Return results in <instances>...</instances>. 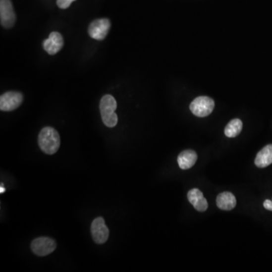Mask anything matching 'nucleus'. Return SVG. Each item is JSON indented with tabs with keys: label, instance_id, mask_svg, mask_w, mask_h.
<instances>
[{
	"label": "nucleus",
	"instance_id": "16",
	"mask_svg": "<svg viewBox=\"0 0 272 272\" xmlns=\"http://www.w3.org/2000/svg\"><path fill=\"white\" fill-rule=\"evenodd\" d=\"M263 206H264V207L266 210L272 211V201L266 200V201H265L264 203H263Z\"/></svg>",
	"mask_w": 272,
	"mask_h": 272
},
{
	"label": "nucleus",
	"instance_id": "13",
	"mask_svg": "<svg viewBox=\"0 0 272 272\" xmlns=\"http://www.w3.org/2000/svg\"><path fill=\"white\" fill-rule=\"evenodd\" d=\"M272 163V145H268L256 155L255 164L259 168H265Z\"/></svg>",
	"mask_w": 272,
	"mask_h": 272
},
{
	"label": "nucleus",
	"instance_id": "1",
	"mask_svg": "<svg viewBox=\"0 0 272 272\" xmlns=\"http://www.w3.org/2000/svg\"><path fill=\"white\" fill-rule=\"evenodd\" d=\"M38 144L42 151L47 155H54L60 148V135L53 127L43 128L39 134Z\"/></svg>",
	"mask_w": 272,
	"mask_h": 272
},
{
	"label": "nucleus",
	"instance_id": "8",
	"mask_svg": "<svg viewBox=\"0 0 272 272\" xmlns=\"http://www.w3.org/2000/svg\"><path fill=\"white\" fill-rule=\"evenodd\" d=\"M91 233L93 240L98 244H105L109 237V229L102 217H98L92 223Z\"/></svg>",
	"mask_w": 272,
	"mask_h": 272
},
{
	"label": "nucleus",
	"instance_id": "5",
	"mask_svg": "<svg viewBox=\"0 0 272 272\" xmlns=\"http://www.w3.org/2000/svg\"><path fill=\"white\" fill-rule=\"evenodd\" d=\"M110 28V22L107 18L95 20L89 25V36L97 40H103L107 37Z\"/></svg>",
	"mask_w": 272,
	"mask_h": 272
},
{
	"label": "nucleus",
	"instance_id": "6",
	"mask_svg": "<svg viewBox=\"0 0 272 272\" xmlns=\"http://www.w3.org/2000/svg\"><path fill=\"white\" fill-rule=\"evenodd\" d=\"M23 102V96L18 92H8L0 97V109L2 111H12Z\"/></svg>",
	"mask_w": 272,
	"mask_h": 272
},
{
	"label": "nucleus",
	"instance_id": "15",
	"mask_svg": "<svg viewBox=\"0 0 272 272\" xmlns=\"http://www.w3.org/2000/svg\"><path fill=\"white\" fill-rule=\"evenodd\" d=\"M76 0H57V6L62 9H65V8H68L72 2H74Z\"/></svg>",
	"mask_w": 272,
	"mask_h": 272
},
{
	"label": "nucleus",
	"instance_id": "9",
	"mask_svg": "<svg viewBox=\"0 0 272 272\" xmlns=\"http://www.w3.org/2000/svg\"><path fill=\"white\" fill-rule=\"evenodd\" d=\"M64 46L62 36L57 32H52L48 39L43 42V48L50 54H55Z\"/></svg>",
	"mask_w": 272,
	"mask_h": 272
},
{
	"label": "nucleus",
	"instance_id": "3",
	"mask_svg": "<svg viewBox=\"0 0 272 272\" xmlns=\"http://www.w3.org/2000/svg\"><path fill=\"white\" fill-rule=\"evenodd\" d=\"M215 102L211 98L207 96H200L196 98L191 105L190 110L195 116L199 117H205L214 110Z\"/></svg>",
	"mask_w": 272,
	"mask_h": 272
},
{
	"label": "nucleus",
	"instance_id": "4",
	"mask_svg": "<svg viewBox=\"0 0 272 272\" xmlns=\"http://www.w3.org/2000/svg\"><path fill=\"white\" fill-rule=\"evenodd\" d=\"M57 247L56 242L50 237H39L31 243V250L34 254L46 256L53 253Z\"/></svg>",
	"mask_w": 272,
	"mask_h": 272
},
{
	"label": "nucleus",
	"instance_id": "10",
	"mask_svg": "<svg viewBox=\"0 0 272 272\" xmlns=\"http://www.w3.org/2000/svg\"><path fill=\"white\" fill-rule=\"evenodd\" d=\"M188 201L192 204L196 210L205 212L208 208V203L203 193L198 188L190 190L188 193Z\"/></svg>",
	"mask_w": 272,
	"mask_h": 272
},
{
	"label": "nucleus",
	"instance_id": "12",
	"mask_svg": "<svg viewBox=\"0 0 272 272\" xmlns=\"http://www.w3.org/2000/svg\"><path fill=\"white\" fill-rule=\"evenodd\" d=\"M237 201L232 193L224 191L217 196V205L220 210H231L236 207Z\"/></svg>",
	"mask_w": 272,
	"mask_h": 272
},
{
	"label": "nucleus",
	"instance_id": "11",
	"mask_svg": "<svg viewBox=\"0 0 272 272\" xmlns=\"http://www.w3.org/2000/svg\"><path fill=\"white\" fill-rule=\"evenodd\" d=\"M198 161V155L192 150H185L178 157V163L181 169H188L192 167Z\"/></svg>",
	"mask_w": 272,
	"mask_h": 272
},
{
	"label": "nucleus",
	"instance_id": "7",
	"mask_svg": "<svg viewBox=\"0 0 272 272\" xmlns=\"http://www.w3.org/2000/svg\"><path fill=\"white\" fill-rule=\"evenodd\" d=\"M0 21L5 28H11L15 23L16 15L11 0H0Z\"/></svg>",
	"mask_w": 272,
	"mask_h": 272
},
{
	"label": "nucleus",
	"instance_id": "17",
	"mask_svg": "<svg viewBox=\"0 0 272 272\" xmlns=\"http://www.w3.org/2000/svg\"><path fill=\"white\" fill-rule=\"evenodd\" d=\"M5 188L2 187V185H1V188H0V193H4L5 192Z\"/></svg>",
	"mask_w": 272,
	"mask_h": 272
},
{
	"label": "nucleus",
	"instance_id": "14",
	"mask_svg": "<svg viewBox=\"0 0 272 272\" xmlns=\"http://www.w3.org/2000/svg\"><path fill=\"white\" fill-rule=\"evenodd\" d=\"M243 123L240 119H234L230 121L224 129V134L228 138H234L241 132Z\"/></svg>",
	"mask_w": 272,
	"mask_h": 272
},
{
	"label": "nucleus",
	"instance_id": "2",
	"mask_svg": "<svg viewBox=\"0 0 272 272\" xmlns=\"http://www.w3.org/2000/svg\"><path fill=\"white\" fill-rule=\"evenodd\" d=\"M117 104L113 96L106 95L100 102V111L104 124L108 127H114L118 122V116L115 113Z\"/></svg>",
	"mask_w": 272,
	"mask_h": 272
}]
</instances>
